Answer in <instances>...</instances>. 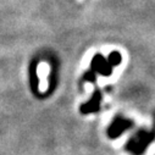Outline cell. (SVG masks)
Listing matches in <instances>:
<instances>
[{
	"mask_svg": "<svg viewBox=\"0 0 155 155\" xmlns=\"http://www.w3.org/2000/svg\"><path fill=\"white\" fill-rule=\"evenodd\" d=\"M35 70H37V67H35V62L34 64H32V66H31V83H32V88H33V91L35 89L37 91V86H38V80H37V73H35Z\"/></svg>",
	"mask_w": 155,
	"mask_h": 155,
	"instance_id": "6da1fadb",
	"label": "cell"
},
{
	"mask_svg": "<svg viewBox=\"0 0 155 155\" xmlns=\"http://www.w3.org/2000/svg\"><path fill=\"white\" fill-rule=\"evenodd\" d=\"M110 61H111L112 64H115V65H116V64H119V62L121 61V56H120V54H119V53H116V51H115V53H111V54H110Z\"/></svg>",
	"mask_w": 155,
	"mask_h": 155,
	"instance_id": "7a4b0ae2",
	"label": "cell"
}]
</instances>
